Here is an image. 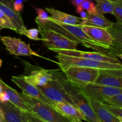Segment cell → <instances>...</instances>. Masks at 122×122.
Returning a JSON list of instances; mask_svg holds the SVG:
<instances>
[{
  "instance_id": "1",
  "label": "cell",
  "mask_w": 122,
  "mask_h": 122,
  "mask_svg": "<svg viewBox=\"0 0 122 122\" xmlns=\"http://www.w3.org/2000/svg\"><path fill=\"white\" fill-rule=\"evenodd\" d=\"M53 72L65 89L67 94L72 100L74 106H76L83 114L85 121L100 122L94 113L88 98L82 94L80 89L68 82L64 75H63L61 73L56 70H53Z\"/></svg>"
},
{
  "instance_id": "2",
  "label": "cell",
  "mask_w": 122,
  "mask_h": 122,
  "mask_svg": "<svg viewBox=\"0 0 122 122\" xmlns=\"http://www.w3.org/2000/svg\"><path fill=\"white\" fill-rule=\"evenodd\" d=\"M21 95L29 107L30 113L41 120L46 122H71L50 105L23 93L21 94Z\"/></svg>"
},
{
  "instance_id": "3",
  "label": "cell",
  "mask_w": 122,
  "mask_h": 122,
  "mask_svg": "<svg viewBox=\"0 0 122 122\" xmlns=\"http://www.w3.org/2000/svg\"><path fill=\"white\" fill-rule=\"evenodd\" d=\"M66 79L71 85L81 87L96 82L100 70L85 67L71 66L61 69Z\"/></svg>"
},
{
  "instance_id": "4",
  "label": "cell",
  "mask_w": 122,
  "mask_h": 122,
  "mask_svg": "<svg viewBox=\"0 0 122 122\" xmlns=\"http://www.w3.org/2000/svg\"><path fill=\"white\" fill-rule=\"evenodd\" d=\"M60 69L71 66L85 67L99 70L105 69H122V63H110L91 60L79 57L57 54L56 56Z\"/></svg>"
},
{
  "instance_id": "5",
  "label": "cell",
  "mask_w": 122,
  "mask_h": 122,
  "mask_svg": "<svg viewBox=\"0 0 122 122\" xmlns=\"http://www.w3.org/2000/svg\"><path fill=\"white\" fill-rule=\"evenodd\" d=\"M38 26L41 41L44 45L49 50H77L78 44L69 40L61 35L50 30H45Z\"/></svg>"
},
{
  "instance_id": "6",
  "label": "cell",
  "mask_w": 122,
  "mask_h": 122,
  "mask_svg": "<svg viewBox=\"0 0 122 122\" xmlns=\"http://www.w3.org/2000/svg\"><path fill=\"white\" fill-rule=\"evenodd\" d=\"M77 88L86 98L101 103H103L110 97L122 93V88L107 86L95 83H89Z\"/></svg>"
},
{
  "instance_id": "7",
  "label": "cell",
  "mask_w": 122,
  "mask_h": 122,
  "mask_svg": "<svg viewBox=\"0 0 122 122\" xmlns=\"http://www.w3.org/2000/svg\"><path fill=\"white\" fill-rule=\"evenodd\" d=\"M0 41L4 45L6 50L10 54L15 56H36L44 59L49 60L38 54L36 52L33 51L30 47L29 44H26L22 41L20 38L9 36L0 35Z\"/></svg>"
},
{
  "instance_id": "8",
  "label": "cell",
  "mask_w": 122,
  "mask_h": 122,
  "mask_svg": "<svg viewBox=\"0 0 122 122\" xmlns=\"http://www.w3.org/2000/svg\"><path fill=\"white\" fill-rule=\"evenodd\" d=\"M37 87L48 100L53 102H66L74 105L72 100L54 74L53 79L46 85Z\"/></svg>"
},
{
  "instance_id": "9",
  "label": "cell",
  "mask_w": 122,
  "mask_h": 122,
  "mask_svg": "<svg viewBox=\"0 0 122 122\" xmlns=\"http://www.w3.org/2000/svg\"><path fill=\"white\" fill-rule=\"evenodd\" d=\"M51 51L56 52L57 54L64 55V56H71V57H79L85 58L93 61L100 62H106L110 63H122L121 61L117 57H112L106 54L96 52H89V51H82L77 50H58V49H51Z\"/></svg>"
},
{
  "instance_id": "10",
  "label": "cell",
  "mask_w": 122,
  "mask_h": 122,
  "mask_svg": "<svg viewBox=\"0 0 122 122\" xmlns=\"http://www.w3.org/2000/svg\"><path fill=\"white\" fill-rule=\"evenodd\" d=\"M81 26L83 32L91 39L110 51V47L113 41V37L107 29L87 25Z\"/></svg>"
},
{
  "instance_id": "11",
  "label": "cell",
  "mask_w": 122,
  "mask_h": 122,
  "mask_svg": "<svg viewBox=\"0 0 122 122\" xmlns=\"http://www.w3.org/2000/svg\"><path fill=\"white\" fill-rule=\"evenodd\" d=\"M11 81L21 89L23 94L38 99L55 108L54 102L48 100L38 89V87L26 82L23 76H12Z\"/></svg>"
},
{
  "instance_id": "12",
  "label": "cell",
  "mask_w": 122,
  "mask_h": 122,
  "mask_svg": "<svg viewBox=\"0 0 122 122\" xmlns=\"http://www.w3.org/2000/svg\"><path fill=\"white\" fill-rule=\"evenodd\" d=\"M122 69L100 70L97 84L114 88H122Z\"/></svg>"
},
{
  "instance_id": "13",
  "label": "cell",
  "mask_w": 122,
  "mask_h": 122,
  "mask_svg": "<svg viewBox=\"0 0 122 122\" xmlns=\"http://www.w3.org/2000/svg\"><path fill=\"white\" fill-rule=\"evenodd\" d=\"M24 79L27 83L36 86L46 85L49 82L54 79L53 70L39 69L33 70L29 75L23 76Z\"/></svg>"
},
{
  "instance_id": "14",
  "label": "cell",
  "mask_w": 122,
  "mask_h": 122,
  "mask_svg": "<svg viewBox=\"0 0 122 122\" xmlns=\"http://www.w3.org/2000/svg\"><path fill=\"white\" fill-rule=\"evenodd\" d=\"M55 109L71 122L85 120L82 112L74 105L66 102H54Z\"/></svg>"
},
{
  "instance_id": "15",
  "label": "cell",
  "mask_w": 122,
  "mask_h": 122,
  "mask_svg": "<svg viewBox=\"0 0 122 122\" xmlns=\"http://www.w3.org/2000/svg\"><path fill=\"white\" fill-rule=\"evenodd\" d=\"M0 106L6 122H27L23 111L11 102L8 101L5 103L0 102Z\"/></svg>"
},
{
  "instance_id": "16",
  "label": "cell",
  "mask_w": 122,
  "mask_h": 122,
  "mask_svg": "<svg viewBox=\"0 0 122 122\" xmlns=\"http://www.w3.org/2000/svg\"><path fill=\"white\" fill-rule=\"evenodd\" d=\"M122 25L117 23H113L112 27L107 29L108 32L113 37L112 44L110 47V53L112 57L122 58Z\"/></svg>"
},
{
  "instance_id": "17",
  "label": "cell",
  "mask_w": 122,
  "mask_h": 122,
  "mask_svg": "<svg viewBox=\"0 0 122 122\" xmlns=\"http://www.w3.org/2000/svg\"><path fill=\"white\" fill-rule=\"evenodd\" d=\"M45 10L46 11L51 15V16H50V18L57 22L71 25H82V18L67 14L52 8H46Z\"/></svg>"
},
{
  "instance_id": "18",
  "label": "cell",
  "mask_w": 122,
  "mask_h": 122,
  "mask_svg": "<svg viewBox=\"0 0 122 122\" xmlns=\"http://www.w3.org/2000/svg\"><path fill=\"white\" fill-rule=\"evenodd\" d=\"M88 100L94 113L100 122H122L118 118L113 116L112 113H110L103 104L92 99L88 98Z\"/></svg>"
},
{
  "instance_id": "19",
  "label": "cell",
  "mask_w": 122,
  "mask_h": 122,
  "mask_svg": "<svg viewBox=\"0 0 122 122\" xmlns=\"http://www.w3.org/2000/svg\"><path fill=\"white\" fill-rule=\"evenodd\" d=\"M0 10L2 11L14 25L15 28V32L19 34H23L26 28L20 13H17L14 10L11 9L8 7L1 3H0Z\"/></svg>"
},
{
  "instance_id": "20",
  "label": "cell",
  "mask_w": 122,
  "mask_h": 122,
  "mask_svg": "<svg viewBox=\"0 0 122 122\" xmlns=\"http://www.w3.org/2000/svg\"><path fill=\"white\" fill-rule=\"evenodd\" d=\"M0 83L2 86V91H5L9 95L10 102L15 105L16 107L23 112H30L29 107L27 106L23 98L21 97L20 93L7 85L1 78H0Z\"/></svg>"
},
{
  "instance_id": "21",
  "label": "cell",
  "mask_w": 122,
  "mask_h": 122,
  "mask_svg": "<svg viewBox=\"0 0 122 122\" xmlns=\"http://www.w3.org/2000/svg\"><path fill=\"white\" fill-rule=\"evenodd\" d=\"M113 23H114L106 19V17L102 14H98V13H93V14L87 13L86 17L82 19V23L81 25L95 26V27H102L107 29L112 27Z\"/></svg>"
},
{
  "instance_id": "22",
  "label": "cell",
  "mask_w": 122,
  "mask_h": 122,
  "mask_svg": "<svg viewBox=\"0 0 122 122\" xmlns=\"http://www.w3.org/2000/svg\"><path fill=\"white\" fill-rule=\"evenodd\" d=\"M96 7L97 13L104 15L106 13L113 14L114 8V2H110L107 0H101L98 1Z\"/></svg>"
},
{
  "instance_id": "23",
  "label": "cell",
  "mask_w": 122,
  "mask_h": 122,
  "mask_svg": "<svg viewBox=\"0 0 122 122\" xmlns=\"http://www.w3.org/2000/svg\"><path fill=\"white\" fill-rule=\"evenodd\" d=\"M3 29H8L15 31V28L10 19L0 10V30Z\"/></svg>"
},
{
  "instance_id": "24",
  "label": "cell",
  "mask_w": 122,
  "mask_h": 122,
  "mask_svg": "<svg viewBox=\"0 0 122 122\" xmlns=\"http://www.w3.org/2000/svg\"><path fill=\"white\" fill-rule=\"evenodd\" d=\"M102 104L122 107V93L110 97Z\"/></svg>"
},
{
  "instance_id": "25",
  "label": "cell",
  "mask_w": 122,
  "mask_h": 122,
  "mask_svg": "<svg viewBox=\"0 0 122 122\" xmlns=\"http://www.w3.org/2000/svg\"><path fill=\"white\" fill-rule=\"evenodd\" d=\"M104 106L110 113L118 118L120 121H122V107L108 104H104Z\"/></svg>"
},
{
  "instance_id": "26",
  "label": "cell",
  "mask_w": 122,
  "mask_h": 122,
  "mask_svg": "<svg viewBox=\"0 0 122 122\" xmlns=\"http://www.w3.org/2000/svg\"><path fill=\"white\" fill-rule=\"evenodd\" d=\"M81 7L83 10L86 11L87 13L88 14L97 13L95 5L90 0H85L81 4Z\"/></svg>"
},
{
  "instance_id": "27",
  "label": "cell",
  "mask_w": 122,
  "mask_h": 122,
  "mask_svg": "<svg viewBox=\"0 0 122 122\" xmlns=\"http://www.w3.org/2000/svg\"><path fill=\"white\" fill-rule=\"evenodd\" d=\"M39 31L38 29H27L24 32V35L26 36L29 39L35 41H41V38H39Z\"/></svg>"
},
{
  "instance_id": "28",
  "label": "cell",
  "mask_w": 122,
  "mask_h": 122,
  "mask_svg": "<svg viewBox=\"0 0 122 122\" xmlns=\"http://www.w3.org/2000/svg\"><path fill=\"white\" fill-rule=\"evenodd\" d=\"M113 14L116 18L117 23L122 25V4L114 3Z\"/></svg>"
},
{
  "instance_id": "29",
  "label": "cell",
  "mask_w": 122,
  "mask_h": 122,
  "mask_svg": "<svg viewBox=\"0 0 122 122\" xmlns=\"http://www.w3.org/2000/svg\"><path fill=\"white\" fill-rule=\"evenodd\" d=\"M35 9L38 14V15L35 19L36 20L42 23L48 20L50 16L46 11L39 8H35Z\"/></svg>"
},
{
  "instance_id": "30",
  "label": "cell",
  "mask_w": 122,
  "mask_h": 122,
  "mask_svg": "<svg viewBox=\"0 0 122 122\" xmlns=\"http://www.w3.org/2000/svg\"><path fill=\"white\" fill-rule=\"evenodd\" d=\"M23 114L25 115V117L26 118V119L27 120V122H46L44 120H41V119H39V117H38L37 116H36L35 115H34L33 114H32V113H30V112H23Z\"/></svg>"
},
{
  "instance_id": "31",
  "label": "cell",
  "mask_w": 122,
  "mask_h": 122,
  "mask_svg": "<svg viewBox=\"0 0 122 122\" xmlns=\"http://www.w3.org/2000/svg\"><path fill=\"white\" fill-rule=\"evenodd\" d=\"M24 0H14L13 1V10L17 13H20L24 8Z\"/></svg>"
},
{
  "instance_id": "32",
  "label": "cell",
  "mask_w": 122,
  "mask_h": 122,
  "mask_svg": "<svg viewBox=\"0 0 122 122\" xmlns=\"http://www.w3.org/2000/svg\"><path fill=\"white\" fill-rule=\"evenodd\" d=\"M8 101H10L9 95L5 91H2L0 93V102L5 103Z\"/></svg>"
},
{
  "instance_id": "33",
  "label": "cell",
  "mask_w": 122,
  "mask_h": 122,
  "mask_svg": "<svg viewBox=\"0 0 122 122\" xmlns=\"http://www.w3.org/2000/svg\"><path fill=\"white\" fill-rule=\"evenodd\" d=\"M13 1L14 0H0V3L13 10Z\"/></svg>"
},
{
  "instance_id": "34",
  "label": "cell",
  "mask_w": 122,
  "mask_h": 122,
  "mask_svg": "<svg viewBox=\"0 0 122 122\" xmlns=\"http://www.w3.org/2000/svg\"><path fill=\"white\" fill-rule=\"evenodd\" d=\"M85 0H71V2L73 5L75 7H76V8L78 6L81 5L82 4V2L84 1Z\"/></svg>"
},
{
  "instance_id": "35",
  "label": "cell",
  "mask_w": 122,
  "mask_h": 122,
  "mask_svg": "<svg viewBox=\"0 0 122 122\" xmlns=\"http://www.w3.org/2000/svg\"><path fill=\"white\" fill-rule=\"evenodd\" d=\"M80 15H81V18H82V19H85L87 15V13L85 12V11H82L81 13H80Z\"/></svg>"
},
{
  "instance_id": "36",
  "label": "cell",
  "mask_w": 122,
  "mask_h": 122,
  "mask_svg": "<svg viewBox=\"0 0 122 122\" xmlns=\"http://www.w3.org/2000/svg\"><path fill=\"white\" fill-rule=\"evenodd\" d=\"M110 2H114V3H118V4H122V0H107Z\"/></svg>"
},
{
  "instance_id": "37",
  "label": "cell",
  "mask_w": 122,
  "mask_h": 122,
  "mask_svg": "<svg viewBox=\"0 0 122 122\" xmlns=\"http://www.w3.org/2000/svg\"><path fill=\"white\" fill-rule=\"evenodd\" d=\"M0 122H6L5 121L4 118V116H3V113H2V112L0 113Z\"/></svg>"
},
{
  "instance_id": "38",
  "label": "cell",
  "mask_w": 122,
  "mask_h": 122,
  "mask_svg": "<svg viewBox=\"0 0 122 122\" xmlns=\"http://www.w3.org/2000/svg\"><path fill=\"white\" fill-rule=\"evenodd\" d=\"M2 91V85H1V83H0V93H1Z\"/></svg>"
},
{
  "instance_id": "39",
  "label": "cell",
  "mask_w": 122,
  "mask_h": 122,
  "mask_svg": "<svg viewBox=\"0 0 122 122\" xmlns=\"http://www.w3.org/2000/svg\"><path fill=\"white\" fill-rule=\"evenodd\" d=\"M2 60L0 58V68H1V66H2Z\"/></svg>"
},
{
  "instance_id": "40",
  "label": "cell",
  "mask_w": 122,
  "mask_h": 122,
  "mask_svg": "<svg viewBox=\"0 0 122 122\" xmlns=\"http://www.w3.org/2000/svg\"><path fill=\"white\" fill-rule=\"evenodd\" d=\"M2 108H1V106H0V113H2Z\"/></svg>"
},
{
  "instance_id": "41",
  "label": "cell",
  "mask_w": 122,
  "mask_h": 122,
  "mask_svg": "<svg viewBox=\"0 0 122 122\" xmlns=\"http://www.w3.org/2000/svg\"><path fill=\"white\" fill-rule=\"evenodd\" d=\"M82 122V121H77V122Z\"/></svg>"
},
{
  "instance_id": "42",
  "label": "cell",
  "mask_w": 122,
  "mask_h": 122,
  "mask_svg": "<svg viewBox=\"0 0 122 122\" xmlns=\"http://www.w3.org/2000/svg\"></svg>"
},
{
  "instance_id": "43",
  "label": "cell",
  "mask_w": 122,
  "mask_h": 122,
  "mask_svg": "<svg viewBox=\"0 0 122 122\" xmlns=\"http://www.w3.org/2000/svg\"></svg>"
}]
</instances>
